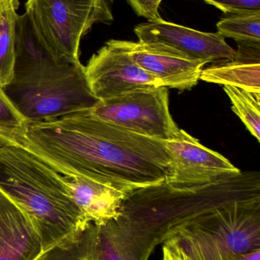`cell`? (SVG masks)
Here are the masks:
<instances>
[{"instance_id": "3957f363", "label": "cell", "mask_w": 260, "mask_h": 260, "mask_svg": "<svg viewBox=\"0 0 260 260\" xmlns=\"http://www.w3.org/2000/svg\"><path fill=\"white\" fill-rule=\"evenodd\" d=\"M257 198L259 173L241 172L197 187L174 188L165 183L136 189L127 194L120 212L146 228L163 244L218 208Z\"/></svg>"}, {"instance_id": "7a4b0ae2", "label": "cell", "mask_w": 260, "mask_h": 260, "mask_svg": "<svg viewBox=\"0 0 260 260\" xmlns=\"http://www.w3.org/2000/svg\"><path fill=\"white\" fill-rule=\"evenodd\" d=\"M0 189L35 225L44 253L82 233L87 221L62 174L24 148L0 139Z\"/></svg>"}, {"instance_id": "7402d4cb", "label": "cell", "mask_w": 260, "mask_h": 260, "mask_svg": "<svg viewBox=\"0 0 260 260\" xmlns=\"http://www.w3.org/2000/svg\"><path fill=\"white\" fill-rule=\"evenodd\" d=\"M163 244V260H192L178 238H171Z\"/></svg>"}, {"instance_id": "e0dca14e", "label": "cell", "mask_w": 260, "mask_h": 260, "mask_svg": "<svg viewBox=\"0 0 260 260\" xmlns=\"http://www.w3.org/2000/svg\"><path fill=\"white\" fill-rule=\"evenodd\" d=\"M224 90L232 102V111L260 142V94L232 85H224Z\"/></svg>"}, {"instance_id": "5bb4252c", "label": "cell", "mask_w": 260, "mask_h": 260, "mask_svg": "<svg viewBox=\"0 0 260 260\" xmlns=\"http://www.w3.org/2000/svg\"><path fill=\"white\" fill-rule=\"evenodd\" d=\"M62 176L70 195L89 223L104 225L120 216L127 193L90 179Z\"/></svg>"}, {"instance_id": "9c48e42d", "label": "cell", "mask_w": 260, "mask_h": 260, "mask_svg": "<svg viewBox=\"0 0 260 260\" xmlns=\"http://www.w3.org/2000/svg\"><path fill=\"white\" fill-rule=\"evenodd\" d=\"M187 229L211 235L227 251L247 253L260 250V198L221 206Z\"/></svg>"}, {"instance_id": "9a60e30c", "label": "cell", "mask_w": 260, "mask_h": 260, "mask_svg": "<svg viewBox=\"0 0 260 260\" xmlns=\"http://www.w3.org/2000/svg\"><path fill=\"white\" fill-rule=\"evenodd\" d=\"M200 79L260 94V59L243 57L237 54L235 60L212 64L203 69Z\"/></svg>"}, {"instance_id": "ba28073f", "label": "cell", "mask_w": 260, "mask_h": 260, "mask_svg": "<svg viewBox=\"0 0 260 260\" xmlns=\"http://www.w3.org/2000/svg\"><path fill=\"white\" fill-rule=\"evenodd\" d=\"M163 144L172 162V173L166 183L172 187L204 186L241 172L222 154L206 148L183 129L176 139Z\"/></svg>"}, {"instance_id": "8fae6325", "label": "cell", "mask_w": 260, "mask_h": 260, "mask_svg": "<svg viewBox=\"0 0 260 260\" xmlns=\"http://www.w3.org/2000/svg\"><path fill=\"white\" fill-rule=\"evenodd\" d=\"M107 43L123 50L142 70L167 88L178 90L193 88L207 64L159 43L120 40H110Z\"/></svg>"}, {"instance_id": "30bf717a", "label": "cell", "mask_w": 260, "mask_h": 260, "mask_svg": "<svg viewBox=\"0 0 260 260\" xmlns=\"http://www.w3.org/2000/svg\"><path fill=\"white\" fill-rule=\"evenodd\" d=\"M90 90L99 101L131 91L163 86L123 50L106 43L84 66Z\"/></svg>"}, {"instance_id": "603a6c76", "label": "cell", "mask_w": 260, "mask_h": 260, "mask_svg": "<svg viewBox=\"0 0 260 260\" xmlns=\"http://www.w3.org/2000/svg\"><path fill=\"white\" fill-rule=\"evenodd\" d=\"M222 249L225 260H260V250L247 253H236Z\"/></svg>"}, {"instance_id": "ffe728a7", "label": "cell", "mask_w": 260, "mask_h": 260, "mask_svg": "<svg viewBox=\"0 0 260 260\" xmlns=\"http://www.w3.org/2000/svg\"><path fill=\"white\" fill-rule=\"evenodd\" d=\"M225 13L234 15L260 12V0H203Z\"/></svg>"}, {"instance_id": "44dd1931", "label": "cell", "mask_w": 260, "mask_h": 260, "mask_svg": "<svg viewBox=\"0 0 260 260\" xmlns=\"http://www.w3.org/2000/svg\"><path fill=\"white\" fill-rule=\"evenodd\" d=\"M131 7L139 16L147 18L148 21L163 20L159 14V6L163 0H128Z\"/></svg>"}, {"instance_id": "8992f818", "label": "cell", "mask_w": 260, "mask_h": 260, "mask_svg": "<svg viewBox=\"0 0 260 260\" xmlns=\"http://www.w3.org/2000/svg\"><path fill=\"white\" fill-rule=\"evenodd\" d=\"M157 245L149 230L121 215L104 225L90 224L74 239L38 260H149Z\"/></svg>"}, {"instance_id": "d6986e66", "label": "cell", "mask_w": 260, "mask_h": 260, "mask_svg": "<svg viewBox=\"0 0 260 260\" xmlns=\"http://www.w3.org/2000/svg\"><path fill=\"white\" fill-rule=\"evenodd\" d=\"M181 245L192 260H225L222 247L208 234L194 229H186L177 234Z\"/></svg>"}, {"instance_id": "ac0fdd59", "label": "cell", "mask_w": 260, "mask_h": 260, "mask_svg": "<svg viewBox=\"0 0 260 260\" xmlns=\"http://www.w3.org/2000/svg\"><path fill=\"white\" fill-rule=\"evenodd\" d=\"M218 35L237 42L260 44V12L234 15L217 24Z\"/></svg>"}, {"instance_id": "7c38bea8", "label": "cell", "mask_w": 260, "mask_h": 260, "mask_svg": "<svg viewBox=\"0 0 260 260\" xmlns=\"http://www.w3.org/2000/svg\"><path fill=\"white\" fill-rule=\"evenodd\" d=\"M139 41L159 43L192 59L218 64L233 61L237 50L218 33H207L162 20L138 24L134 29Z\"/></svg>"}, {"instance_id": "52a82bcc", "label": "cell", "mask_w": 260, "mask_h": 260, "mask_svg": "<svg viewBox=\"0 0 260 260\" xmlns=\"http://www.w3.org/2000/svg\"><path fill=\"white\" fill-rule=\"evenodd\" d=\"M89 113L113 126L162 142L176 139L180 132L169 112L167 87L137 90L99 101Z\"/></svg>"}, {"instance_id": "2e32d148", "label": "cell", "mask_w": 260, "mask_h": 260, "mask_svg": "<svg viewBox=\"0 0 260 260\" xmlns=\"http://www.w3.org/2000/svg\"><path fill=\"white\" fill-rule=\"evenodd\" d=\"M18 0H0V87L7 86L14 77L17 27L20 15Z\"/></svg>"}, {"instance_id": "277c9868", "label": "cell", "mask_w": 260, "mask_h": 260, "mask_svg": "<svg viewBox=\"0 0 260 260\" xmlns=\"http://www.w3.org/2000/svg\"><path fill=\"white\" fill-rule=\"evenodd\" d=\"M3 89L26 122L90 111L99 102L82 63H56L35 42L17 50L13 79Z\"/></svg>"}, {"instance_id": "5b68a950", "label": "cell", "mask_w": 260, "mask_h": 260, "mask_svg": "<svg viewBox=\"0 0 260 260\" xmlns=\"http://www.w3.org/2000/svg\"><path fill=\"white\" fill-rule=\"evenodd\" d=\"M25 13L38 44L58 64H79L82 38L96 23L114 20L111 0H27Z\"/></svg>"}, {"instance_id": "4fadbf2b", "label": "cell", "mask_w": 260, "mask_h": 260, "mask_svg": "<svg viewBox=\"0 0 260 260\" xmlns=\"http://www.w3.org/2000/svg\"><path fill=\"white\" fill-rule=\"evenodd\" d=\"M43 255L32 220L0 189V260H38Z\"/></svg>"}, {"instance_id": "6da1fadb", "label": "cell", "mask_w": 260, "mask_h": 260, "mask_svg": "<svg viewBox=\"0 0 260 260\" xmlns=\"http://www.w3.org/2000/svg\"><path fill=\"white\" fill-rule=\"evenodd\" d=\"M0 139L30 151L63 175L90 179L127 194L163 184L172 173L163 142L105 123L89 111L0 126Z\"/></svg>"}]
</instances>
